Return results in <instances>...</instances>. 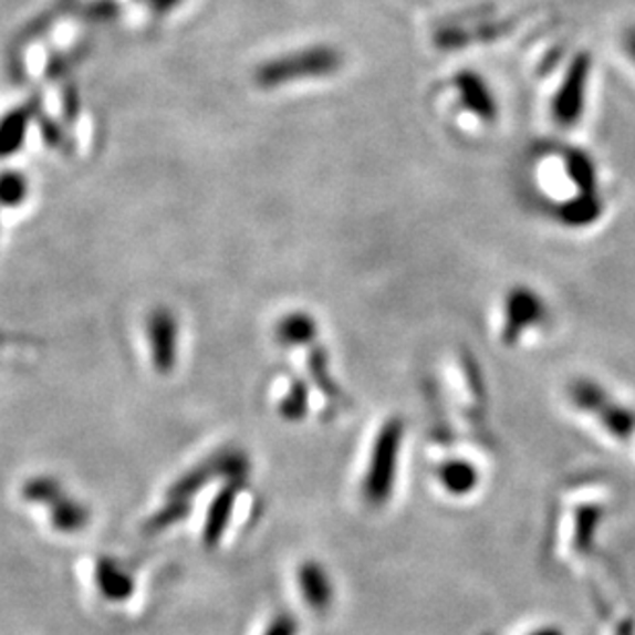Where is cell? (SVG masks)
I'll use <instances>...</instances> for the list:
<instances>
[{
    "instance_id": "6",
    "label": "cell",
    "mask_w": 635,
    "mask_h": 635,
    "mask_svg": "<svg viewBox=\"0 0 635 635\" xmlns=\"http://www.w3.org/2000/svg\"><path fill=\"white\" fill-rule=\"evenodd\" d=\"M316 334V322L308 314H291L277 326V336L283 345H308Z\"/></svg>"
},
{
    "instance_id": "4",
    "label": "cell",
    "mask_w": 635,
    "mask_h": 635,
    "mask_svg": "<svg viewBox=\"0 0 635 635\" xmlns=\"http://www.w3.org/2000/svg\"><path fill=\"white\" fill-rule=\"evenodd\" d=\"M149 343H152L153 363L159 372H171L176 363V345H178V326L174 316L159 310L149 320Z\"/></svg>"
},
{
    "instance_id": "2",
    "label": "cell",
    "mask_w": 635,
    "mask_h": 635,
    "mask_svg": "<svg viewBox=\"0 0 635 635\" xmlns=\"http://www.w3.org/2000/svg\"><path fill=\"white\" fill-rule=\"evenodd\" d=\"M336 66V56L326 50L305 52L303 56L288 59V61L272 62L262 73V83L279 85L283 81H295L302 76H318L331 73Z\"/></svg>"
},
{
    "instance_id": "7",
    "label": "cell",
    "mask_w": 635,
    "mask_h": 635,
    "mask_svg": "<svg viewBox=\"0 0 635 635\" xmlns=\"http://www.w3.org/2000/svg\"><path fill=\"white\" fill-rule=\"evenodd\" d=\"M460 93H462L465 106L470 107L475 114H479L481 118H487V121L496 118L493 97L489 95V91L485 90L481 81H477L475 76H465L460 83Z\"/></svg>"
},
{
    "instance_id": "3",
    "label": "cell",
    "mask_w": 635,
    "mask_h": 635,
    "mask_svg": "<svg viewBox=\"0 0 635 635\" xmlns=\"http://www.w3.org/2000/svg\"><path fill=\"white\" fill-rule=\"evenodd\" d=\"M544 308L541 298L527 288H518L510 293L506 305V326H503V341L506 345H512L522 331H527L532 324H537L543 318Z\"/></svg>"
},
{
    "instance_id": "9",
    "label": "cell",
    "mask_w": 635,
    "mask_h": 635,
    "mask_svg": "<svg viewBox=\"0 0 635 635\" xmlns=\"http://www.w3.org/2000/svg\"><path fill=\"white\" fill-rule=\"evenodd\" d=\"M305 407H308V393H305V386H302L300 382H295L293 391L285 396L283 400V407H281V413L285 415V419H302L303 413H305Z\"/></svg>"
},
{
    "instance_id": "10",
    "label": "cell",
    "mask_w": 635,
    "mask_h": 635,
    "mask_svg": "<svg viewBox=\"0 0 635 635\" xmlns=\"http://www.w3.org/2000/svg\"><path fill=\"white\" fill-rule=\"evenodd\" d=\"M229 506H231V498H229V491H227V493H223V498H219L217 506L212 508L211 522H209V534H217L215 530H219L223 524H226Z\"/></svg>"
},
{
    "instance_id": "11",
    "label": "cell",
    "mask_w": 635,
    "mask_h": 635,
    "mask_svg": "<svg viewBox=\"0 0 635 635\" xmlns=\"http://www.w3.org/2000/svg\"><path fill=\"white\" fill-rule=\"evenodd\" d=\"M23 195H25V186H21V181L13 180V178H4L0 181V198L4 202L15 205Z\"/></svg>"
},
{
    "instance_id": "1",
    "label": "cell",
    "mask_w": 635,
    "mask_h": 635,
    "mask_svg": "<svg viewBox=\"0 0 635 635\" xmlns=\"http://www.w3.org/2000/svg\"><path fill=\"white\" fill-rule=\"evenodd\" d=\"M403 436H405V427L400 424V419H391L379 429L378 439L372 452L369 470L365 477V496L372 501H384L393 489Z\"/></svg>"
},
{
    "instance_id": "8",
    "label": "cell",
    "mask_w": 635,
    "mask_h": 635,
    "mask_svg": "<svg viewBox=\"0 0 635 635\" xmlns=\"http://www.w3.org/2000/svg\"><path fill=\"white\" fill-rule=\"evenodd\" d=\"M441 479L448 489H452L456 493H462V491H469L475 485V470L470 469V465H465V462H452V465H446V469L441 470Z\"/></svg>"
},
{
    "instance_id": "5",
    "label": "cell",
    "mask_w": 635,
    "mask_h": 635,
    "mask_svg": "<svg viewBox=\"0 0 635 635\" xmlns=\"http://www.w3.org/2000/svg\"><path fill=\"white\" fill-rule=\"evenodd\" d=\"M586 69L577 66L574 69L572 76L565 81L563 90L560 91L558 100H555V118L561 124H572L580 114L582 107V90H584V73Z\"/></svg>"
}]
</instances>
